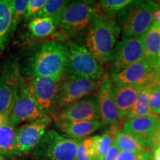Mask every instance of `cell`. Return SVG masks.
<instances>
[{
  "label": "cell",
  "mask_w": 160,
  "mask_h": 160,
  "mask_svg": "<svg viewBox=\"0 0 160 160\" xmlns=\"http://www.w3.org/2000/svg\"><path fill=\"white\" fill-rule=\"evenodd\" d=\"M69 1L65 0H47L34 19L37 18H54L61 13Z\"/></svg>",
  "instance_id": "4316f807"
},
{
  "label": "cell",
  "mask_w": 160,
  "mask_h": 160,
  "mask_svg": "<svg viewBox=\"0 0 160 160\" xmlns=\"http://www.w3.org/2000/svg\"><path fill=\"white\" fill-rule=\"evenodd\" d=\"M153 22H157L160 25V8L157 10L154 13V17H153Z\"/></svg>",
  "instance_id": "e575fe53"
},
{
  "label": "cell",
  "mask_w": 160,
  "mask_h": 160,
  "mask_svg": "<svg viewBox=\"0 0 160 160\" xmlns=\"http://www.w3.org/2000/svg\"><path fill=\"white\" fill-rule=\"evenodd\" d=\"M117 130V125H113L109 131L105 132L102 135L91 137L94 160L101 159L113 145V137Z\"/></svg>",
  "instance_id": "7402d4cb"
},
{
  "label": "cell",
  "mask_w": 160,
  "mask_h": 160,
  "mask_svg": "<svg viewBox=\"0 0 160 160\" xmlns=\"http://www.w3.org/2000/svg\"><path fill=\"white\" fill-rule=\"evenodd\" d=\"M159 70L147 62H139L111 76L112 83L123 85H159Z\"/></svg>",
  "instance_id": "7c38bea8"
},
{
  "label": "cell",
  "mask_w": 160,
  "mask_h": 160,
  "mask_svg": "<svg viewBox=\"0 0 160 160\" xmlns=\"http://www.w3.org/2000/svg\"><path fill=\"white\" fill-rule=\"evenodd\" d=\"M151 85L148 84L145 85L142 91L138 96V98L132 108L131 113L127 118L135 117H154L158 116L155 114L150 106V91H151Z\"/></svg>",
  "instance_id": "cb8c5ba5"
},
{
  "label": "cell",
  "mask_w": 160,
  "mask_h": 160,
  "mask_svg": "<svg viewBox=\"0 0 160 160\" xmlns=\"http://www.w3.org/2000/svg\"><path fill=\"white\" fill-rule=\"evenodd\" d=\"M111 78L105 75L101 80L98 89L97 102L99 106L100 120L104 125H117L120 122L119 114L113 99Z\"/></svg>",
  "instance_id": "2e32d148"
},
{
  "label": "cell",
  "mask_w": 160,
  "mask_h": 160,
  "mask_svg": "<svg viewBox=\"0 0 160 160\" xmlns=\"http://www.w3.org/2000/svg\"><path fill=\"white\" fill-rule=\"evenodd\" d=\"M52 122L51 117L31 122L16 130L17 146L19 157H25L33 151Z\"/></svg>",
  "instance_id": "4fadbf2b"
},
{
  "label": "cell",
  "mask_w": 160,
  "mask_h": 160,
  "mask_svg": "<svg viewBox=\"0 0 160 160\" xmlns=\"http://www.w3.org/2000/svg\"><path fill=\"white\" fill-rule=\"evenodd\" d=\"M120 33L117 15L105 14L96 11L93 22L85 36V46L100 63L108 62Z\"/></svg>",
  "instance_id": "7a4b0ae2"
},
{
  "label": "cell",
  "mask_w": 160,
  "mask_h": 160,
  "mask_svg": "<svg viewBox=\"0 0 160 160\" xmlns=\"http://www.w3.org/2000/svg\"><path fill=\"white\" fill-rule=\"evenodd\" d=\"M66 43L49 40L32 45L28 49L22 62V74L27 79L33 77H62L66 65Z\"/></svg>",
  "instance_id": "6da1fadb"
},
{
  "label": "cell",
  "mask_w": 160,
  "mask_h": 160,
  "mask_svg": "<svg viewBox=\"0 0 160 160\" xmlns=\"http://www.w3.org/2000/svg\"><path fill=\"white\" fill-rule=\"evenodd\" d=\"M160 147V125L156 129L150 140L149 148L151 151H155L156 149Z\"/></svg>",
  "instance_id": "d6a6232c"
},
{
  "label": "cell",
  "mask_w": 160,
  "mask_h": 160,
  "mask_svg": "<svg viewBox=\"0 0 160 160\" xmlns=\"http://www.w3.org/2000/svg\"><path fill=\"white\" fill-rule=\"evenodd\" d=\"M158 82H159V85H160V68L159 70V74H158Z\"/></svg>",
  "instance_id": "f35d334b"
},
{
  "label": "cell",
  "mask_w": 160,
  "mask_h": 160,
  "mask_svg": "<svg viewBox=\"0 0 160 160\" xmlns=\"http://www.w3.org/2000/svg\"><path fill=\"white\" fill-rule=\"evenodd\" d=\"M131 0H101L95 3L96 11L108 15H117Z\"/></svg>",
  "instance_id": "484cf974"
},
{
  "label": "cell",
  "mask_w": 160,
  "mask_h": 160,
  "mask_svg": "<svg viewBox=\"0 0 160 160\" xmlns=\"http://www.w3.org/2000/svg\"><path fill=\"white\" fill-rule=\"evenodd\" d=\"M61 78L39 77L26 79L37 107L51 119H54L59 113L57 99Z\"/></svg>",
  "instance_id": "ba28073f"
},
{
  "label": "cell",
  "mask_w": 160,
  "mask_h": 160,
  "mask_svg": "<svg viewBox=\"0 0 160 160\" xmlns=\"http://www.w3.org/2000/svg\"><path fill=\"white\" fill-rule=\"evenodd\" d=\"M56 125L66 136L76 140H82L104 126L100 120L84 122H68L54 120Z\"/></svg>",
  "instance_id": "ac0fdd59"
},
{
  "label": "cell",
  "mask_w": 160,
  "mask_h": 160,
  "mask_svg": "<svg viewBox=\"0 0 160 160\" xmlns=\"http://www.w3.org/2000/svg\"><path fill=\"white\" fill-rule=\"evenodd\" d=\"M120 152L121 151L118 148L117 146L113 145L107 152V153L100 160H117Z\"/></svg>",
  "instance_id": "836d02e7"
},
{
  "label": "cell",
  "mask_w": 160,
  "mask_h": 160,
  "mask_svg": "<svg viewBox=\"0 0 160 160\" xmlns=\"http://www.w3.org/2000/svg\"><path fill=\"white\" fill-rule=\"evenodd\" d=\"M150 106L155 114H160V85L151 86L150 91Z\"/></svg>",
  "instance_id": "1f68e13d"
},
{
  "label": "cell",
  "mask_w": 160,
  "mask_h": 160,
  "mask_svg": "<svg viewBox=\"0 0 160 160\" xmlns=\"http://www.w3.org/2000/svg\"><path fill=\"white\" fill-rule=\"evenodd\" d=\"M153 155L149 151L143 152L121 151L117 160H153Z\"/></svg>",
  "instance_id": "f546056e"
},
{
  "label": "cell",
  "mask_w": 160,
  "mask_h": 160,
  "mask_svg": "<svg viewBox=\"0 0 160 160\" xmlns=\"http://www.w3.org/2000/svg\"><path fill=\"white\" fill-rule=\"evenodd\" d=\"M95 2L91 1L69 2L61 13L53 18L57 28L70 37H85L95 17Z\"/></svg>",
  "instance_id": "277c9868"
},
{
  "label": "cell",
  "mask_w": 160,
  "mask_h": 160,
  "mask_svg": "<svg viewBox=\"0 0 160 160\" xmlns=\"http://www.w3.org/2000/svg\"><path fill=\"white\" fill-rule=\"evenodd\" d=\"M53 119L68 122L100 120L99 110L97 98L87 97L71 104L62 109Z\"/></svg>",
  "instance_id": "5bb4252c"
},
{
  "label": "cell",
  "mask_w": 160,
  "mask_h": 160,
  "mask_svg": "<svg viewBox=\"0 0 160 160\" xmlns=\"http://www.w3.org/2000/svg\"><path fill=\"white\" fill-rule=\"evenodd\" d=\"M159 45L160 25L153 22L148 31L144 34V60L155 67Z\"/></svg>",
  "instance_id": "ffe728a7"
},
{
  "label": "cell",
  "mask_w": 160,
  "mask_h": 160,
  "mask_svg": "<svg viewBox=\"0 0 160 160\" xmlns=\"http://www.w3.org/2000/svg\"><path fill=\"white\" fill-rule=\"evenodd\" d=\"M159 125L160 118L158 116L131 117L124 123L123 131L148 150L151 138Z\"/></svg>",
  "instance_id": "9a60e30c"
},
{
  "label": "cell",
  "mask_w": 160,
  "mask_h": 160,
  "mask_svg": "<svg viewBox=\"0 0 160 160\" xmlns=\"http://www.w3.org/2000/svg\"><path fill=\"white\" fill-rule=\"evenodd\" d=\"M19 58L10 55L3 62L0 75V115L6 121L25 82Z\"/></svg>",
  "instance_id": "5b68a950"
},
{
  "label": "cell",
  "mask_w": 160,
  "mask_h": 160,
  "mask_svg": "<svg viewBox=\"0 0 160 160\" xmlns=\"http://www.w3.org/2000/svg\"><path fill=\"white\" fill-rule=\"evenodd\" d=\"M0 160H8V159H5V158H4V157H2V155H0Z\"/></svg>",
  "instance_id": "ab89813d"
},
{
  "label": "cell",
  "mask_w": 160,
  "mask_h": 160,
  "mask_svg": "<svg viewBox=\"0 0 160 160\" xmlns=\"http://www.w3.org/2000/svg\"><path fill=\"white\" fill-rule=\"evenodd\" d=\"M159 8L153 1L134 0L120 10L117 20L121 28L122 39L145 34L153 24L154 13Z\"/></svg>",
  "instance_id": "3957f363"
},
{
  "label": "cell",
  "mask_w": 160,
  "mask_h": 160,
  "mask_svg": "<svg viewBox=\"0 0 160 160\" xmlns=\"http://www.w3.org/2000/svg\"><path fill=\"white\" fill-rule=\"evenodd\" d=\"M157 2L158 4V5H159V7L160 8V1H158V2Z\"/></svg>",
  "instance_id": "60d3db41"
},
{
  "label": "cell",
  "mask_w": 160,
  "mask_h": 160,
  "mask_svg": "<svg viewBox=\"0 0 160 160\" xmlns=\"http://www.w3.org/2000/svg\"><path fill=\"white\" fill-rule=\"evenodd\" d=\"M113 145L121 151L143 152L148 150L141 146L136 140L125 132L117 130L113 137Z\"/></svg>",
  "instance_id": "d4e9b609"
},
{
  "label": "cell",
  "mask_w": 160,
  "mask_h": 160,
  "mask_svg": "<svg viewBox=\"0 0 160 160\" xmlns=\"http://www.w3.org/2000/svg\"><path fill=\"white\" fill-rule=\"evenodd\" d=\"M144 60V35L122 39L116 45L110 65L111 75Z\"/></svg>",
  "instance_id": "30bf717a"
},
{
  "label": "cell",
  "mask_w": 160,
  "mask_h": 160,
  "mask_svg": "<svg viewBox=\"0 0 160 160\" xmlns=\"http://www.w3.org/2000/svg\"><path fill=\"white\" fill-rule=\"evenodd\" d=\"M46 2V0H30L27 6V10L24 17V20L26 22H31L34 19L36 15L42 8Z\"/></svg>",
  "instance_id": "4dcf8cb0"
},
{
  "label": "cell",
  "mask_w": 160,
  "mask_h": 160,
  "mask_svg": "<svg viewBox=\"0 0 160 160\" xmlns=\"http://www.w3.org/2000/svg\"><path fill=\"white\" fill-rule=\"evenodd\" d=\"M5 122V119H4L3 117H2L1 115H0V126L2 125V124H3L4 122Z\"/></svg>",
  "instance_id": "74e56055"
},
{
  "label": "cell",
  "mask_w": 160,
  "mask_h": 160,
  "mask_svg": "<svg viewBox=\"0 0 160 160\" xmlns=\"http://www.w3.org/2000/svg\"><path fill=\"white\" fill-rule=\"evenodd\" d=\"M153 160H160V147L158 148L154 151V153L153 156Z\"/></svg>",
  "instance_id": "d590c367"
},
{
  "label": "cell",
  "mask_w": 160,
  "mask_h": 160,
  "mask_svg": "<svg viewBox=\"0 0 160 160\" xmlns=\"http://www.w3.org/2000/svg\"><path fill=\"white\" fill-rule=\"evenodd\" d=\"M0 155L8 159L19 157L15 128L6 122L0 126Z\"/></svg>",
  "instance_id": "44dd1931"
},
{
  "label": "cell",
  "mask_w": 160,
  "mask_h": 160,
  "mask_svg": "<svg viewBox=\"0 0 160 160\" xmlns=\"http://www.w3.org/2000/svg\"><path fill=\"white\" fill-rule=\"evenodd\" d=\"M155 65L157 68H160V45H159V50H158V53H157V59H156Z\"/></svg>",
  "instance_id": "8d00e7d4"
},
{
  "label": "cell",
  "mask_w": 160,
  "mask_h": 160,
  "mask_svg": "<svg viewBox=\"0 0 160 160\" xmlns=\"http://www.w3.org/2000/svg\"><path fill=\"white\" fill-rule=\"evenodd\" d=\"M80 141L49 130L33 150V157L34 160H77Z\"/></svg>",
  "instance_id": "8992f818"
},
{
  "label": "cell",
  "mask_w": 160,
  "mask_h": 160,
  "mask_svg": "<svg viewBox=\"0 0 160 160\" xmlns=\"http://www.w3.org/2000/svg\"><path fill=\"white\" fill-rule=\"evenodd\" d=\"M101 80L84 79L63 73L60 79L57 99L59 112L64 108L88 97L98 91Z\"/></svg>",
  "instance_id": "9c48e42d"
},
{
  "label": "cell",
  "mask_w": 160,
  "mask_h": 160,
  "mask_svg": "<svg viewBox=\"0 0 160 160\" xmlns=\"http://www.w3.org/2000/svg\"><path fill=\"white\" fill-rule=\"evenodd\" d=\"M12 37V1L0 0V53Z\"/></svg>",
  "instance_id": "d6986e66"
},
{
  "label": "cell",
  "mask_w": 160,
  "mask_h": 160,
  "mask_svg": "<svg viewBox=\"0 0 160 160\" xmlns=\"http://www.w3.org/2000/svg\"><path fill=\"white\" fill-rule=\"evenodd\" d=\"M66 44L68 57L65 74L93 80L102 79L105 76L102 65L85 45L75 42Z\"/></svg>",
  "instance_id": "52a82bcc"
},
{
  "label": "cell",
  "mask_w": 160,
  "mask_h": 160,
  "mask_svg": "<svg viewBox=\"0 0 160 160\" xmlns=\"http://www.w3.org/2000/svg\"><path fill=\"white\" fill-rule=\"evenodd\" d=\"M45 117L47 116L44 114L37 107L29 90L27 79H25L11 113L5 122L15 128L24 122H31Z\"/></svg>",
  "instance_id": "8fae6325"
},
{
  "label": "cell",
  "mask_w": 160,
  "mask_h": 160,
  "mask_svg": "<svg viewBox=\"0 0 160 160\" xmlns=\"http://www.w3.org/2000/svg\"><path fill=\"white\" fill-rule=\"evenodd\" d=\"M28 33L32 39H45L57 31V26L51 18H37L29 22Z\"/></svg>",
  "instance_id": "603a6c76"
},
{
  "label": "cell",
  "mask_w": 160,
  "mask_h": 160,
  "mask_svg": "<svg viewBox=\"0 0 160 160\" xmlns=\"http://www.w3.org/2000/svg\"><path fill=\"white\" fill-rule=\"evenodd\" d=\"M145 85L113 83V99L119 114L120 121L128 117L138 96Z\"/></svg>",
  "instance_id": "e0dca14e"
},
{
  "label": "cell",
  "mask_w": 160,
  "mask_h": 160,
  "mask_svg": "<svg viewBox=\"0 0 160 160\" xmlns=\"http://www.w3.org/2000/svg\"><path fill=\"white\" fill-rule=\"evenodd\" d=\"M77 160H94L92 151L91 137L80 141L78 148Z\"/></svg>",
  "instance_id": "f1b7e54d"
},
{
  "label": "cell",
  "mask_w": 160,
  "mask_h": 160,
  "mask_svg": "<svg viewBox=\"0 0 160 160\" xmlns=\"http://www.w3.org/2000/svg\"><path fill=\"white\" fill-rule=\"evenodd\" d=\"M28 1L12 0V33L14 34L17 27L22 20H24Z\"/></svg>",
  "instance_id": "83f0119b"
}]
</instances>
